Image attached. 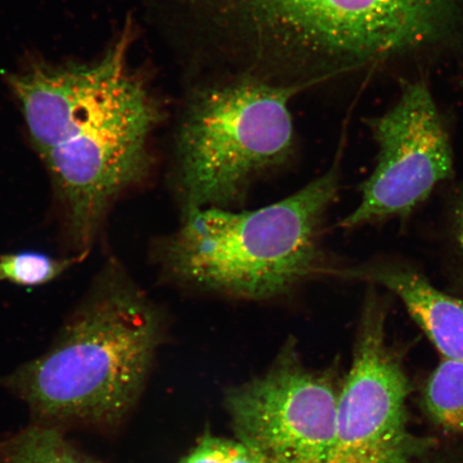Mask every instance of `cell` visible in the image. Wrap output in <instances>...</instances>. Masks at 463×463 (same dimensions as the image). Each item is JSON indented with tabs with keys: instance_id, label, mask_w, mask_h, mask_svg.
Instances as JSON below:
<instances>
[{
	"instance_id": "1",
	"label": "cell",
	"mask_w": 463,
	"mask_h": 463,
	"mask_svg": "<svg viewBox=\"0 0 463 463\" xmlns=\"http://www.w3.org/2000/svg\"><path fill=\"white\" fill-rule=\"evenodd\" d=\"M136 34L129 16L95 60L34 58L4 77L84 249L112 202L153 165L150 143L164 114L132 67Z\"/></svg>"
},
{
	"instance_id": "2",
	"label": "cell",
	"mask_w": 463,
	"mask_h": 463,
	"mask_svg": "<svg viewBox=\"0 0 463 463\" xmlns=\"http://www.w3.org/2000/svg\"><path fill=\"white\" fill-rule=\"evenodd\" d=\"M164 339V317L146 294L111 269L50 349L0 376L33 424L111 434L132 412Z\"/></svg>"
},
{
	"instance_id": "3",
	"label": "cell",
	"mask_w": 463,
	"mask_h": 463,
	"mask_svg": "<svg viewBox=\"0 0 463 463\" xmlns=\"http://www.w3.org/2000/svg\"><path fill=\"white\" fill-rule=\"evenodd\" d=\"M340 164L297 193L254 211L195 208L161 241L165 275L183 285L247 300L281 298L302 283L335 273L321 228L337 198Z\"/></svg>"
},
{
	"instance_id": "4",
	"label": "cell",
	"mask_w": 463,
	"mask_h": 463,
	"mask_svg": "<svg viewBox=\"0 0 463 463\" xmlns=\"http://www.w3.org/2000/svg\"><path fill=\"white\" fill-rule=\"evenodd\" d=\"M302 90L256 80L188 90L174 137V184L184 212L231 208L292 158L289 101Z\"/></svg>"
},
{
	"instance_id": "5",
	"label": "cell",
	"mask_w": 463,
	"mask_h": 463,
	"mask_svg": "<svg viewBox=\"0 0 463 463\" xmlns=\"http://www.w3.org/2000/svg\"><path fill=\"white\" fill-rule=\"evenodd\" d=\"M340 387L334 370L307 367L288 340L268 373L228 393L237 441L253 463H326Z\"/></svg>"
},
{
	"instance_id": "6",
	"label": "cell",
	"mask_w": 463,
	"mask_h": 463,
	"mask_svg": "<svg viewBox=\"0 0 463 463\" xmlns=\"http://www.w3.org/2000/svg\"><path fill=\"white\" fill-rule=\"evenodd\" d=\"M385 326V307L370 295L351 368L340 387L326 463H415L437 445L410 430L411 385L387 343Z\"/></svg>"
},
{
	"instance_id": "7",
	"label": "cell",
	"mask_w": 463,
	"mask_h": 463,
	"mask_svg": "<svg viewBox=\"0 0 463 463\" xmlns=\"http://www.w3.org/2000/svg\"><path fill=\"white\" fill-rule=\"evenodd\" d=\"M378 162L362 184V199L341 227L407 216L453 176V150L441 115L424 82L404 87L389 111L372 123Z\"/></svg>"
},
{
	"instance_id": "8",
	"label": "cell",
	"mask_w": 463,
	"mask_h": 463,
	"mask_svg": "<svg viewBox=\"0 0 463 463\" xmlns=\"http://www.w3.org/2000/svg\"><path fill=\"white\" fill-rule=\"evenodd\" d=\"M351 275L395 293L443 360L463 361V300L439 291L411 269L375 268Z\"/></svg>"
},
{
	"instance_id": "9",
	"label": "cell",
	"mask_w": 463,
	"mask_h": 463,
	"mask_svg": "<svg viewBox=\"0 0 463 463\" xmlns=\"http://www.w3.org/2000/svg\"><path fill=\"white\" fill-rule=\"evenodd\" d=\"M0 463H103L55 428L33 424L0 436Z\"/></svg>"
},
{
	"instance_id": "10",
	"label": "cell",
	"mask_w": 463,
	"mask_h": 463,
	"mask_svg": "<svg viewBox=\"0 0 463 463\" xmlns=\"http://www.w3.org/2000/svg\"><path fill=\"white\" fill-rule=\"evenodd\" d=\"M422 405L433 424L463 433V361H442L428 379Z\"/></svg>"
},
{
	"instance_id": "11",
	"label": "cell",
	"mask_w": 463,
	"mask_h": 463,
	"mask_svg": "<svg viewBox=\"0 0 463 463\" xmlns=\"http://www.w3.org/2000/svg\"><path fill=\"white\" fill-rule=\"evenodd\" d=\"M78 259L60 260L39 252H20L0 257V282L37 287L56 279Z\"/></svg>"
},
{
	"instance_id": "12",
	"label": "cell",
	"mask_w": 463,
	"mask_h": 463,
	"mask_svg": "<svg viewBox=\"0 0 463 463\" xmlns=\"http://www.w3.org/2000/svg\"><path fill=\"white\" fill-rule=\"evenodd\" d=\"M177 463H253L240 441L213 436L205 431L195 447Z\"/></svg>"
},
{
	"instance_id": "13",
	"label": "cell",
	"mask_w": 463,
	"mask_h": 463,
	"mask_svg": "<svg viewBox=\"0 0 463 463\" xmlns=\"http://www.w3.org/2000/svg\"><path fill=\"white\" fill-rule=\"evenodd\" d=\"M415 463H463V448L439 449L436 445Z\"/></svg>"
},
{
	"instance_id": "14",
	"label": "cell",
	"mask_w": 463,
	"mask_h": 463,
	"mask_svg": "<svg viewBox=\"0 0 463 463\" xmlns=\"http://www.w3.org/2000/svg\"><path fill=\"white\" fill-rule=\"evenodd\" d=\"M456 237L463 252V196L456 210Z\"/></svg>"
}]
</instances>
